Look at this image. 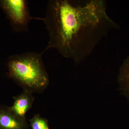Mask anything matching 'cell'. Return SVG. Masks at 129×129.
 Masks as SVG:
<instances>
[{
    "label": "cell",
    "instance_id": "7",
    "mask_svg": "<svg viewBox=\"0 0 129 129\" xmlns=\"http://www.w3.org/2000/svg\"><path fill=\"white\" fill-rule=\"evenodd\" d=\"M29 121L32 129H50L48 120L39 114H35Z\"/></svg>",
    "mask_w": 129,
    "mask_h": 129
},
{
    "label": "cell",
    "instance_id": "2",
    "mask_svg": "<svg viewBox=\"0 0 129 129\" xmlns=\"http://www.w3.org/2000/svg\"><path fill=\"white\" fill-rule=\"evenodd\" d=\"M42 55L29 52L10 56L7 63L8 76L23 90L42 93L49 83Z\"/></svg>",
    "mask_w": 129,
    "mask_h": 129
},
{
    "label": "cell",
    "instance_id": "6",
    "mask_svg": "<svg viewBox=\"0 0 129 129\" xmlns=\"http://www.w3.org/2000/svg\"><path fill=\"white\" fill-rule=\"evenodd\" d=\"M118 81L121 92L129 99V55L120 67Z\"/></svg>",
    "mask_w": 129,
    "mask_h": 129
},
{
    "label": "cell",
    "instance_id": "5",
    "mask_svg": "<svg viewBox=\"0 0 129 129\" xmlns=\"http://www.w3.org/2000/svg\"><path fill=\"white\" fill-rule=\"evenodd\" d=\"M33 93L23 90L21 94L14 97L13 104L10 108L13 113L19 118H25V115L32 108L35 101Z\"/></svg>",
    "mask_w": 129,
    "mask_h": 129
},
{
    "label": "cell",
    "instance_id": "3",
    "mask_svg": "<svg viewBox=\"0 0 129 129\" xmlns=\"http://www.w3.org/2000/svg\"><path fill=\"white\" fill-rule=\"evenodd\" d=\"M0 8L9 19L13 30L17 33L28 31L31 20H44V18L30 15L26 0H0Z\"/></svg>",
    "mask_w": 129,
    "mask_h": 129
},
{
    "label": "cell",
    "instance_id": "1",
    "mask_svg": "<svg viewBox=\"0 0 129 129\" xmlns=\"http://www.w3.org/2000/svg\"><path fill=\"white\" fill-rule=\"evenodd\" d=\"M105 0H50L44 22L49 41L41 53L55 49L76 64L92 53L118 24L107 12Z\"/></svg>",
    "mask_w": 129,
    "mask_h": 129
},
{
    "label": "cell",
    "instance_id": "4",
    "mask_svg": "<svg viewBox=\"0 0 129 129\" xmlns=\"http://www.w3.org/2000/svg\"><path fill=\"white\" fill-rule=\"evenodd\" d=\"M29 124L26 118L16 116L10 107L0 105V129H28Z\"/></svg>",
    "mask_w": 129,
    "mask_h": 129
}]
</instances>
